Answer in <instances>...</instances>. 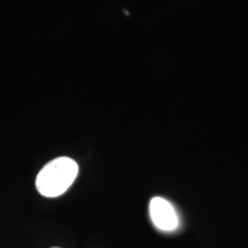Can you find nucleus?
Listing matches in <instances>:
<instances>
[{"label": "nucleus", "mask_w": 248, "mask_h": 248, "mask_svg": "<svg viewBox=\"0 0 248 248\" xmlns=\"http://www.w3.org/2000/svg\"><path fill=\"white\" fill-rule=\"evenodd\" d=\"M78 175V164L70 157L61 156L49 161L36 178V187L46 198H57L73 185Z\"/></svg>", "instance_id": "1"}, {"label": "nucleus", "mask_w": 248, "mask_h": 248, "mask_svg": "<svg viewBox=\"0 0 248 248\" xmlns=\"http://www.w3.org/2000/svg\"><path fill=\"white\" fill-rule=\"evenodd\" d=\"M150 215L153 224L161 231L170 232L177 229V213L172 204L163 198L155 197L151 200Z\"/></svg>", "instance_id": "2"}, {"label": "nucleus", "mask_w": 248, "mask_h": 248, "mask_svg": "<svg viewBox=\"0 0 248 248\" xmlns=\"http://www.w3.org/2000/svg\"><path fill=\"white\" fill-rule=\"evenodd\" d=\"M52 248H59V247H52Z\"/></svg>", "instance_id": "3"}]
</instances>
